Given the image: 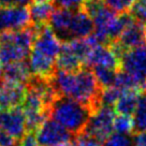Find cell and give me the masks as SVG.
I'll list each match as a JSON object with an SVG mask.
<instances>
[{"instance_id":"1","label":"cell","mask_w":146,"mask_h":146,"mask_svg":"<svg viewBox=\"0 0 146 146\" xmlns=\"http://www.w3.org/2000/svg\"><path fill=\"white\" fill-rule=\"evenodd\" d=\"M50 83L58 96L71 98L90 109L91 113L101 106L102 87L91 69L83 67L75 72L56 70Z\"/></svg>"},{"instance_id":"2","label":"cell","mask_w":146,"mask_h":146,"mask_svg":"<svg viewBox=\"0 0 146 146\" xmlns=\"http://www.w3.org/2000/svg\"><path fill=\"white\" fill-rule=\"evenodd\" d=\"M47 115L48 118L62 126L73 137H78L85 132L92 113L88 106L81 102L58 96L50 105Z\"/></svg>"},{"instance_id":"3","label":"cell","mask_w":146,"mask_h":146,"mask_svg":"<svg viewBox=\"0 0 146 146\" xmlns=\"http://www.w3.org/2000/svg\"><path fill=\"white\" fill-rule=\"evenodd\" d=\"M120 71L128 74L144 90L146 84V44L120 55Z\"/></svg>"},{"instance_id":"4","label":"cell","mask_w":146,"mask_h":146,"mask_svg":"<svg viewBox=\"0 0 146 146\" xmlns=\"http://www.w3.org/2000/svg\"><path fill=\"white\" fill-rule=\"evenodd\" d=\"M115 111L113 108L101 105L91 115L85 133L103 144L114 131Z\"/></svg>"},{"instance_id":"5","label":"cell","mask_w":146,"mask_h":146,"mask_svg":"<svg viewBox=\"0 0 146 146\" xmlns=\"http://www.w3.org/2000/svg\"><path fill=\"white\" fill-rule=\"evenodd\" d=\"M133 16V15H132ZM146 44V36L144 31V25L133 17V19L125 27L123 32L116 41L110 45L117 57L128 50H132ZM120 61V60H119Z\"/></svg>"},{"instance_id":"6","label":"cell","mask_w":146,"mask_h":146,"mask_svg":"<svg viewBox=\"0 0 146 146\" xmlns=\"http://www.w3.org/2000/svg\"><path fill=\"white\" fill-rule=\"evenodd\" d=\"M30 25L28 7L0 5V32L17 31Z\"/></svg>"},{"instance_id":"7","label":"cell","mask_w":146,"mask_h":146,"mask_svg":"<svg viewBox=\"0 0 146 146\" xmlns=\"http://www.w3.org/2000/svg\"><path fill=\"white\" fill-rule=\"evenodd\" d=\"M36 134L39 144L43 146H64L75 137L50 118L46 119Z\"/></svg>"},{"instance_id":"8","label":"cell","mask_w":146,"mask_h":146,"mask_svg":"<svg viewBox=\"0 0 146 146\" xmlns=\"http://www.w3.org/2000/svg\"><path fill=\"white\" fill-rule=\"evenodd\" d=\"M60 42L61 41L56 36L50 26L44 25L38 27V32L31 50L39 52L40 54L50 59L56 60L61 50Z\"/></svg>"},{"instance_id":"9","label":"cell","mask_w":146,"mask_h":146,"mask_svg":"<svg viewBox=\"0 0 146 146\" xmlns=\"http://www.w3.org/2000/svg\"><path fill=\"white\" fill-rule=\"evenodd\" d=\"M27 95V86L24 84L0 80V109L5 111L22 108Z\"/></svg>"},{"instance_id":"10","label":"cell","mask_w":146,"mask_h":146,"mask_svg":"<svg viewBox=\"0 0 146 146\" xmlns=\"http://www.w3.org/2000/svg\"><path fill=\"white\" fill-rule=\"evenodd\" d=\"M0 130L10 134L15 140L23 137V135L26 133V121L22 108H16L1 112Z\"/></svg>"},{"instance_id":"11","label":"cell","mask_w":146,"mask_h":146,"mask_svg":"<svg viewBox=\"0 0 146 146\" xmlns=\"http://www.w3.org/2000/svg\"><path fill=\"white\" fill-rule=\"evenodd\" d=\"M85 67L89 69L102 67L115 71H120V61L111 46L98 45L91 50L86 60Z\"/></svg>"},{"instance_id":"12","label":"cell","mask_w":146,"mask_h":146,"mask_svg":"<svg viewBox=\"0 0 146 146\" xmlns=\"http://www.w3.org/2000/svg\"><path fill=\"white\" fill-rule=\"evenodd\" d=\"M94 32V23L89 15L83 9L75 10L70 24L68 35V42L73 40L85 39L92 35Z\"/></svg>"},{"instance_id":"13","label":"cell","mask_w":146,"mask_h":146,"mask_svg":"<svg viewBox=\"0 0 146 146\" xmlns=\"http://www.w3.org/2000/svg\"><path fill=\"white\" fill-rule=\"evenodd\" d=\"M75 10H67L56 8L48 22V26L54 31L56 36L61 42H68V35L70 24Z\"/></svg>"},{"instance_id":"14","label":"cell","mask_w":146,"mask_h":146,"mask_svg":"<svg viewBox=\"0 0 146 146\" xmlns=\"http://www.w3.org/2000/svg\"><path fill=\"white\" fill-rule=\"evenodd\" d=\"M2 78L10 82L27 85V83L31 78L28 59L5 66L2 71Z\"/></svg>"},{"instance_id":"15","label":"cell","mask_w":146,"mask_h":146,"mask_svg":"<svg viewBox=\"0 0 146 146\" xmlns=\"http://www.w3.org/2000/svg\"><path fill=\"white\" fill-rule=\"evenodd\" d=\"M31 24L36 27L48 25L50 18L56 9L54 1L47 2H32L28 7Z\"/></svg>"},{"instance_id":"16","label":"cell","mask_w":146,"mask_h":146,"mask_svg":"<svg viewBox=\"0 0 146 146\" xmlns=\"http://www.w3.org/2000/svg\"><path fill=\"white\" fill-rule=\"evenodd\" d=\"M141 92L140 90H126L121 94L120 98L114 105V111L118 115H128L131 116L134 114L135 110L137 108L139 101L141 98Z\"/></svg>"},{"instance_id":"17","label":"cell","mask_w":146,"mask_h":146,"mask_svg":"<svg viewBox=\"0 0 146 146\" xmlns=\"http://www.w3.org/2000/svg\"><path fill=\"white\" fill-rule=\"evenodd\" d=\"M91 71L94 73L95 78H97L99 85L102 87V89L113 86L115 84V80H116V76H117V73L119 72V71L111 70V69L108 68H102V67L91 68Z\"/></svg>"},{"instance_id":"18","label":"cell","mask_w":146,"mask_h":146,"mask_svg":"<svg viewBox=\"0 0 146 146\" xmlns=\"http://www.w3.org/2000/svg\"><path fill=\"white\" fill-rule=\"evenodd\" d=\"M134 133L146 132V96L142 95L134 112Z\"/></svg>"},{"instance_id":"19","label":"cell","mask_w":146,"mask_h":146,"mask_svg":"<svg viewBox=\"0 0 146 146\" xmlns=\"http://www.w3.org/2000/svg\"><path fill=\"white\" fill-rule=\"evenodd\" d=\"M114 131L119 134H134V120L132 116L117 115L114 118Z\"/></svg>"},{"instance_id":"20","label":"cell","mask_w":146,"mask_h":146,"mask_svg":"<svg viewBox=\"0 0 146 146\" xmlns=\"http://www.w3.org/2000/svg\"><path fill=\"white\" fill-rule=\"evenodd\" d=\"M123 92V91H121L116 86L104 88L102 90V95H101V105H105V106H110V108L114 106Z\"/></svg>"},{"instance_id":"21","label":"cell","mask_w":146,"mask_h":146,"mask_svg":"<svg viewBox=\"0 0 146 146\" xmlns=\"http://www.w3.org/2000/svg\"><path fill=\"white\" fill-rule=\"evenodd\" d=\"M134 2L135 0H105L106 5L117 14L130 13Z\"/></svg>"},{"instance_id":"22","label":"cell","mask_w":146,"mask_h":146,"mask_svg":"<svg viewBox=\"0 0 146 146\" xmlns=\"http://www.w3.org/2000/svg\"><path fill=\"white\" fill-rule=\"evenodd\" d=\"M102 146H133V139H131L130 135L113 133Z\"/></svg>"},{"instance_id":"23","label":"cell","mask_w":146,"mask_h":146,"mask_svg":"<svg viewBox=\"0 0 146 146\" xmlns=\"http://www.w3.org/2000/svg\"><path fill=\"white\" fill-rule=\"evenodd\" d=\"M130 13L133 15V17L137 19L142 24L146 23V2H140L135 1L133 5Z\"/></svg>"},{"instance_id":"24","label":"cell","mask_w":146,"mask_h":146,"mask_svg":"<svg viewBox=\"0 0 146 146\" xmlns=\"http://www.w3.org/2000/svg\"><path fill=\"white\" fill-rule=\"evenodd\" d=\"M56 8L67 10H80L82 9L83 0H54Z\"/></svg>"},{"instance_id":"25","label":"cell","mask_w":146,"mask_h":146,"mask_svg":"<svg viewBox=\"0 0 146 146\" xmlns=\"http://www.w3.org/2000/svg\"><path fill=\"white\" fill-rule=\"evenodd\" d=\"M75 144L76 146H102L99 142L89 137L85 132L80 134L78 137H75Z\"/></svg>"},{"instance_id":"26","label":"cell","mask_w":146,"mask_h":146,"mask_svg":"<svg viewBox=\"0 0 146 146\" xmlns=\"http://www.w3.org/2000/svg\"><path fill=\"white\" fill-rule=\"evenodd\" d=\"M19 146H40L36 132H26L21 139Z\"/></svg>"},{"instance_id":"27","label":"cell","mask_w":146,"mask_h":146,"mask_svg":"<svg viewBox=\"0 0 146 146\" xmlns=\"http://www.w3.org/2000/svg\"><path fill=\"white\" fill-rule=\"evenodd\" d=\"M16 141L13 137L0 130V146H16Z\"/></svg>"},{"instance_id":"28","label":"cell","mask_w":146,"mask_h":146,"mask_svg":"<svg viewBox=\"0 0 146 146\" xmlns=\"http://www.w3.org/2000/svg\"><path fill=\"white\" fill-rule=\"evenodd\" d=\"M32 3V0H0V5H21L27 7Z\"/></svg>"},{"instance_id":"29","label":"cell","mask_w":146,"mask_h":146,"mask_svg":"<svg viewBox=\"0 0 146 146\" xmlns=\"http://www.w3.org/2000/svg\"><path fill=\"white\" fill-rule=\"evenodd\" d=\"M133 135V146H146V132H137Z\"/></svg>"},{"instance_id":"30","label":"cell","mask_w":146,"mask_h":146,"mask_svg":"<svg viewBox=\"0 0 146 146\" xmlns=\"http://www.w3.org/2000/svg\"><path fill=\"white\" fill-rule=\"evenodd\" d=\"M47 1H54V0H32V2H47Z\"/></svg>"},{"instance_id":"31","label":"cell","mask_w":146,"mask_h":146,"mask_svg":"<svg viewBox=\"0 0 146 146\" xmlns=\"http://www.w3.org/2000/svg\"><path fill=\"white\" fill-rule=\"evenodd\" d=\"M2 71H3V67H2V64H0V80L2 78Z\"/></svg>"},{"instance_id":"32","label":"cell","mask_w":146,"mask_h":146,"mask_svg":"<svg viewBox=\"0 0 146 146\" xmlns=\"http://www.w3.org/2000/svg\"><path fill=\"white\" fill-rule=\"evenodd\" d=\"M143 25H144V31H145V36H146V23L143 24Z\"/></svg>"},{"instance_id":"33","label":"cell","mask_w":146,"mask_h":146,"mask_svg":"<svg viewBox=\"0 0 146 146\" xmlns=\"http://www.w3.org/2000/svg\"><path fill=\"white\" fill-rule=\"evenodd\" d=\"M135 1H140V2H146V0H135Z\"/></svg>"},{"instance_id":"34","label":"cell","mask_w":146,"mask_h":146,"mask_svg":"<svg viewBox=\"0 0 146 146\" xmlns=\"http://www.w3.org/2000/svg\"><path fill=\"white\" fill-rule=\"evenodd\" d=\"M143 91L145 92V96H146V84H145V87H144V90H143Z\"/></svg>"},{"instance_id":"35","label":"cell","mask_w":146,"mask_h":146,"mask_svg":"<svg viewBox=\"0 0 146 146\" xmlns=\"http://www.w3.org/2000/svg\"><path fill=\"white\" fill-rule=\"evenodd\" d=\"M0 114H1V109H0Z\"/></svg>"},{"instance_id":"36","label":"cell","mask_w":146,"mask_h":146,"mask_svg":"<svg viewBox=\"0 0 146 146\" xmlns=\"http://www.w3.org/2000/svg\"><path fill=\"white\" fill-rule=\"evenodd\" d=\"M64 146H66V145H64Z\"/></svg>"}]
</instances>
